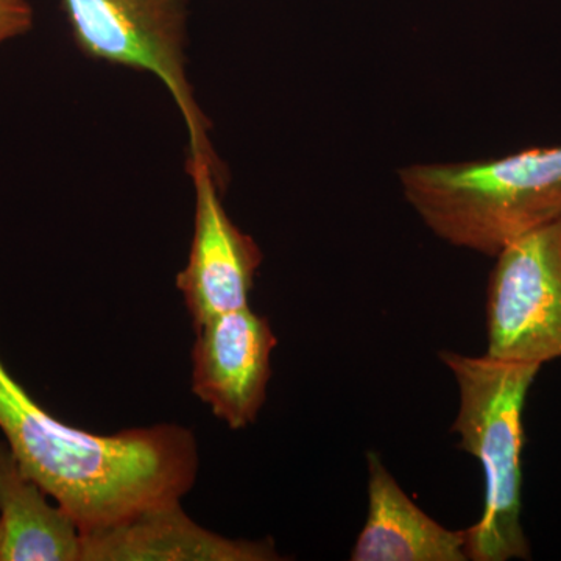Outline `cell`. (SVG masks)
<instances>
[{"instance_id": "obj_6", "label": "cell", "mask_w": 561, "mask_h": 561, "mask_svg": "<svg viewBox=\"0 0 561 561\" xmlns=\"http://www.w3.org/2000/svg\"><path fill=\"white\" fill-rule=\"evenodd\" d=\"M195 192L194 236L190 257L176 275L192 324L249 308L262 251L230 219L220 194L225 180L206 160H187Z\"/></svg>"}, {"instance_id": "obj_9", "label": "cell", "mask_w": 561, "mask_h": 561, "mask_svg": "<svg viewBox=\"0 0 561 561\" xmlns=\"http://www.w3.org/2000/svg\"><path fill=\"white\" fill-rule=\"evenodd\" d=\"M368 515L350 559L353 561H465L467 531L449 530L421 511L368 453Z\"/></svg>"}, {"instance_id": "obj_5", "label": "cell", "mask_w": 561, "mask_h": 561, "mask_svg": "<svg viewBox=\"0 0 561 561\" xmlns=\"http://www.w3.org/2000/svg\"><path fill=\"white\" fill-rule=\"evenodd\" d=\"M485 312L489 356L541 367L561 359V220L500 251Z\"/></svg>"}, {"instance_id": "obj_3", "label": "cell", "mask_w": 561, "mask_h": 561, "mask_svg": "<svg viewBox=\"0 0 561 561\" xmlns=\"http://www.w3.org/2000/svg\"><path fill=\"white\" fill-rule=\"evenodd\" d=\"M440 359L459 387L451 434L459 435L463 451L481 461L485 481L481 518L465 529L468 560L530 559L522 523L523 413L541 365L454 351H443Z\"/></svg>"}, {"instance_id": "obj_12", "label": "cell", "mask_w": 561, "mask_h": 561, "mask_svg": "<svg viewBox=\"0 0 561 561\" xmlns=\"http://www.w3.org/2000/svg\"><path fill=\"white\" fill-rule=\"evenodd\" d=\"M18 2H27V0H18Z\"/></svg>"}, {"instance_id": "obj_4", "label": "cell", "mask_w": 561, "mask_h": 561, "mask_svg": "<svg viewBox=\"0 0 561 561\" xmlns=\"http://www.w3.org/2000/svg\"><path fill=\"white\" fill-rule=\"evenodd\" d=\"M60 5L77 49L91 60L151 73L186 124L187 160L203 158L225 173L187 76L186 0H61Z\"/></svg>"}, {"instance_id": "obj_7", "label": "cell", "mask_w": 561, "mask_h": 561, "mask_svg": "<svg viewBox=\"0 0 561 561\" xmlns=\"http://www.w3.org/2000/svg\"><path fill=\"white\" fill-rule=\"evenodd\" d=\"M194 330L192 391L216 419L243 430L257 419L267 397L275 332L250 306L213 317Z\"/></svg>"}, {"instance_id": "obj_10", "label": "cell", "mask_w": 561, "mask_h": 561, "mask_svg": "<svg viewBox=\"0 0 561 561\" xmlns=\"http://www.w3.org/2000/svg\"><path fill=\"white\" fill-rule=\"evenodd\" d=\"M0 442V561H81V530Z\"/></svg>"}, {"instance_id": "obj_1", "label": "cell", "mask_w": 561, "mask_h": 561, "mask_svg": "<svg viewBox=\"0 0 561 561\" xmlns=\"http://www.w3.org/2000/svg\"><path fill=\"white\" fill-rule=\"evenodd\" d=\"M0 431L32 479L72 516L81 535L181 501L197 481L192 431L158 424L102 435L50 415L0 360Z\"/></svg>"}, {"instance_id": "obj_11", "label": "cell", "mask_w": 561, "mask_h": 561, "mask_svg": "<svg viewBox=\"0 0 561 561\" xmlns=\"http://www.w3.org/2000/svg\"><path fill=\"white\" fill-rule=\"evenodd\" d=\"M33 10L27 2L0 0V44L31 32Z\"/></svg>"}, {"instance_id": "obj_8", "label": "cell", "mask_w": 561, "mask_h": 561, "mask_svg": "<svg viewBox=\"0 0 561 561\" xmlns=\"http://www.w3.org/2000/svg\"><path fill=\"white\" fill-rule=\"evenodd\" d=\"M181 501L146 508L106 529L81 535V561H272L271 541L230 540L198 526Z\"/></svg>"}, {"instance_id": "obj_2", "label": "cell", "mask_w": 561, "mask_h": 561, "mask_svg": "<svg viewBox=\"0 0 561 561\" xmlns=\"http://www.w3.org/2000/svg\"><path fill=\"white\" fill-rule=\"evenodd\" d=\"M398 176L405 198L438 238L486 256L561 220V146L497 160L413 164Z\"/></svg>"}]
</instances>
